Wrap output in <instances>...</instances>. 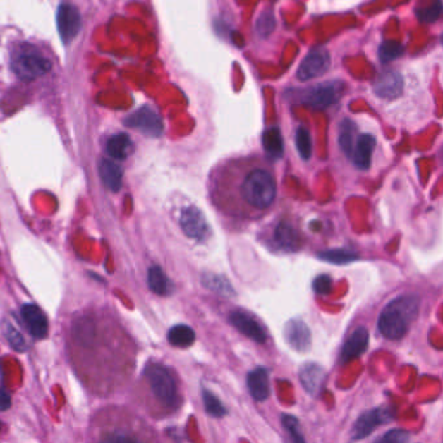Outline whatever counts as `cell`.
Here are the masks:
<instances>
[{
    "label": "cell",
    "instance_id": "obj_17",
    "mask_svg": "<svg viewBox=\"0 0 443 443\" xmlns=\"http://www.w3.org/2000/svg\"><path fill=\"white\" fill-rule=\"evenodd\" d=\"M368 344H370L368 330L365 328L356 329L353 334L348 336V339L342 347L341 361L347 363V361L359 358L368 348Z\"/></svg>",
    "mask_w": 443,
    "mask_h": 443
},
{
    "label": "cell",
    "instance_id": "obj_24",
    "mask_svg": "<svg viewBox=\"0 0 443 443\" xmlns=\"http://www.w3.org/2000/svg\"><path fill=\"white\" fill-rule=\"evenodd\" d=\"M168 342L174 347L188 348L195 342V332L189 325H174L168 332Z\"/></svg>",
    "mask_w": 443,
    "mask_h": 443
},
{
    "label": "cell",
    "instance_id": "obj_35",
    "mask_svg": "<svg viewBox=\"0 0 443 443\" xmlns=\"http://www.w3.org/2000/svg\"><path fill=\"white\" fill-rule=\"evenodd\" d=\"M313 290H315V293H317L320 296H328L329 291L332 290L330 276L322 274V276L316 277V279L313 281Z\"/></svg>",
    "mask_w": 443,
    "mask_h": 443
},
{
    "label": "cell",
    "instance_id": "obj_38",
    "mask_svg": "<svg viewBox=\"0 0 443 443\" xmlns=\"http://www.w3.org/2000/svg\"><path fill=\"white\" fill-rule=\"evenodd\" d=\"M0 430H1V424H0Z\"/></svg>",
    "mask_w": 443,
    "mask_h": 443
},
{
    "label": "cell",
    "instance_id": "obj_21",
    "mask_svg": "<svg viewBox=\"0 0 443 443\" xmlns=\"http://www.w3.org/2000/svg\"><path fill=\"white\" fill-rule=\"evenodd\" d=\"M147 282L150 290L157 296H166L172 293V282L159 265L150 267Z\"/></svg>",
    "mask_w": 443,
    "mask_h": 443
},
{
    "label": "cell",
    "instance_id": "obj_28",
    "mask_svg": "<svg viewBox=\"0 0 443 443\" xmlns=\"http://www.w3.org/2000/svg\"><path fill=\"white\" fill-rule=\"evenodd\" d=\"M296 146L298 152L301 157L303 160H310L312 156V140L311 134L310 132L303 128V126H299L296 129Z\"/></svg>",
    "mask_w": 443,
    "mask_h": 443
},
{
    "label": "cell",
    "instance_id": "obj_32",
    "mask_svg": "<svg viewBox=\"0 0 443 443\" xmlns=\"http://www.w3.org/2000/svg\"><path fill=\"white\" fill-rule=\"evenodd\" d=\"M442 13V3L439 0H437L433 6L427 7V8L420 9L418 12V17H419L420 21L423 23H435L437 21L439 16Z\"/></svg>",
    "mask_w": 443,
    "mask_h": 443
},
{
    "label": "cell",
    "instance_id": "obj_6",
    "mask_svg": "<svg viewBox=\"0 0 443 443\" xmlns=\"http://www.w3.org/2000/svg\"><path fill=\"white\" fill-rule=\"evenodd\" d=\"M125 125L151 138H157L164 132V123L162 117L147 106L140 108L129 116L125 120Z\"/></svg>",
    "mask_w": 443,
    "mask_h": 443
},
{
    "label": "cell",
    "instance_id": "obj_13",
    "mask_svg": "<svg viewBox=\"0 0 443 443\" xmlns=\"http://www.w3.org/2000/svg\"><path fill=\"white\" fill-rule=\"evenodd\" d=\"M284 336L286 344L298 353H307L311 348V330L299 319H291L286 322Z\"/></svg>",
    "mask_w": 443,
    "mask_h": 443
},
{
    "label": "cell",
    "instance_id": "obj_1",
    "mask_svg": "<svg viewBox=\"0 0 443 443\" xmlns=\"http://www.w3.org/2000/svg\"><path fill=\"white\" fill-rule=\"evenodd\" d=\"M208 191L220 214L254 222L271 211L277 197V181L267 160L259 156H242L214 168Z\"/></svg>",
    "mask_w": 443,
    "mask_h": 443
},
{
    "label": "cell",
    "instance_id": "obj_22",
    "mask_svg": "<svg viewBox=\"0 0 443 443\" xmlns=\"http://www.w3.org/2000/svg\"><path fill=\"white\" fill-rule=\"evenodd\" d=\"M106 150L111 157H114L116 160H123L132 154L133 142L128 134L120 133L107 140Z\"/></svg>",
    "mask_w": 443,
    "mask_h": 443
},
{
    "label": "cell",
    "instance_id": "obj_36",
    "mask_svg": "<svg viewBox=\"0 0 443 443\" xmlns=\"http://www.w3.org/2000/svg\"><path fill=\"white\" fill-rule=\"evenodd\" d=\"M410 439V435L401 429H394L387 432L384 437H381L378 441L381 442H406Z\"/></svg>",
    "mask_w": 443,
    "mask_h": 443
},
{
    "label": "cell",
    "instance_id": "obj_5",
    "mask_svg": "<svg viewBox=\"0 0 443 443\" xmlns=\"http://www.w3.org/2000/svg\"><path fill=\"white\" fill-rule=\"evenodd\" d=\"M342 85L339 83H321L311 89L299 92V102L316 109H324L336 104L341 99Z\"/></svg>",
    "mask_w": 443,
    "mask_h": 443
},
{
    "label": "cell",
    "instance_id": "obj_26",
    "mask_svg": "<svg viewBox=\"0 0 443 443\" xmlns=\"http://www.w3.org/2000/svg\"><path fill=\"white\" fill-rule=\"evenodd\" d=\"M202 398H203V406H205L207 415L212 418H222L226 415V408L222 406V401L212 394L208 389L202 390Z\"/></svg>",
    "mask_w": 443,
    "mask_h": 443
},
{
    "label": "cell",
    "instance_id": "obj_18",
    "mask_svg": "<svg viewBox=\"0 0 443 443\" xmlns=\"http://www.w3.org/2000/svg\"><path fill=\"white\" fill-rule=\"evenodd\" d=\"M373 89L380 98H398L403 91L402 75L396 72L382 73L375 83Z\"/></svg>",
    "mask_w": 443,
    "mask_h": 443
},
{
    "label": "cell",
    "instance_id": "obj_30",
    "mask_svg": "<svg viewBox=\"0 0 443 443\" xmlns=\"http://www.w3.org/2000/svg\"><path fill=\"white\" fill-rule=\"evenodd\" d=\"M3 332L4 336L8 339L9 345L12 346L18 353H23L26 350V342H25L24 336L17 330L12 322L4 321L3 322Z\"/></svg>",
    "mask_w": 443,
    "mask_h": 443
},
{
    "label": "cell",
    "instance_id": "obj_2",
    "mask_svg": "<svg viewBox=\"0 0 443 443\" xmlns=\"http://www.w3.org/2000/svg\"><path fill=\"white\" fill-rule=\"evenodd\" d=\"M143 376L150 399L152 401V410L162 416L172 415L180 410L182 396L178 380L174 376L173 370L163 364L150 363Z\"/></svg>",
    "mask_w": 443,
    "mask_h": 443
},
{
    "label": "cell",
    "instance_id": "obj_11",
    "mask_svg": "<svg viewBox=\"0 0 443 443\" xmlns=\"http://www.w3.org/2000/svg\"><path fill=\"white\" fill-rule=\"evenodd\" d=\"M229 322L242 333L243 336L254 341L255 344L263 345L267 342V333L263 327L259 324V321L251 316L250 313L241 310H236L229 315Z\"/></svg>",
    "mask_w": 443,
    "mask_h": 443
},
{
    "label": "cell",
    "instance_id": "obj_15",
    "mask_svg": "<svg viewBox=\"0 0 443 443\" xmlns=\"http://www.w3.org/2000/svg\"><path fill=\"white\" fill-rule=\"evenodd\" d=\"M247 386L256 402L267 401L271 394L269 370L264 367H256L247 375Z\"/></svg>",
    "mask_w": 443,
    "mask_h": 443
},
{
    "label": "cell",
    "instance_id": "obj_31",
    "mask_svg": "<svg viewBox=\"0 0 443 443\" xmlns=\"http://www.w3.org/2000/svg\"><path fill=\"white\" fill-rule=\"evenodd\" d=\"M203 285L205 288L214 290L217 293H222V294H233V290L230 286L229 281L226 279H224L222 276H216V274H205L202 279Z\"/></svg>",
    "mask_w": 443,
    "mask_h": 443
},
{
    "label": "cell",
    "instance_id": "obj_9",
    "mask_svg": "<svg viewBox=\"0 0 443 443\" xmlns=\"http://www.w3.org/2000/svg\"><path fill=\"white\" fill-rule=\"evenodd\" d=\"M392 419H393V412L390 408L380 407L376 410L368 411L363 413L353 424L351 429V438L353 441L363 439L368 437L376 427L387 424Z\"/></svg>",
    "mask_w": 443,
    "mask_h": 443
},
{
    "label": "cell",
    "instance_id": "obj_4",
    "mask_svg": "<svg viewBox=\"0 0 443 443\" xmlns=\"http://www.w3.org/2000/svg\"><path fill=\"white\" fill-rule=\"evenodd\" d=\"M51 61L33 47L23 46L12 59V71L24 83H32L51 71Z\"/></svg>",
    "mask_w": 443,
    "mask_h": 443
},
{
    "label": "cell",
    "instance_id": "obj_23",
    "mask_svg": "<svg viewBox=\"0 0 443 443\" xmlns=\"http://www.w3.org/2000/svg\"><path fill=\"white\" fill-rule=\"evenodd\" d=\"M263 147L271 159H281L284 155V140L279 128L273 126L267 129L263 134Z\"/></svg>",
    "mask_w": 443,
    "mask_h": 443
},
{
    "label": "cell",
    "instance_id": "obj_12",
    "mask_svg": "<svg viewBox=\"0 0 443 443\" xmlns=\"http://www.w3.org/2000/svg\"><path fill=\"white\" fill-rule=\"evenodd\" d=\"M58 30L61 41L66 44L73 41L81 29V15L78 9L71 4H61L58 11Z\"/></svg>",
    "mask_w": 443,
    "mask_h": 443
},
{
    "label": "cell",
    "instance_id": "obj_8",
    "mask_svg": "<svg viewBox=\"0 0 443 443\" xmlns=\"http://www.w3.org/2000/svg\"><path fill=\"white\" fill-rule=\"evenodd\" d=\"M330 68V55L328 51L322 47L312 49L311 52L304 58L296 72V77L302 81H310L316 77H320Z\"/></svg>",
    "mask_w": 443,
    "mask_h": 443
},
{
    "label": "cell",
    "instance_id": "obj_7",
    "mask_svg": "<svg viewBox=\"0 0 443 443\" xmlns=\"http://www.w3.org/2000/svg\"><path fill=\"white\" fill-rule=\"evenodd\" d=\"M181 228L189 238L195 239L199 242H205L211 237V228L205 220L203 212L195 207L189 205L182 210L180 217Z\"/></svg>",
    "mask_w": 443,
    "mask_h": 443
},
{
    "label": "cell",
    "instance_id": "obj_20",
    "mask_svg": "<svg viewBox=\"0 0 443 443\" xmlns=\"http://www.w3.org/2000/svg\"><path fill=\"white\" fill-rule=\"evenodd\" d=\"M99 174L103 183L107 186L108 189L114 193H117L121 189L123 185V169L115 162L103 159L99 165Z\"/></svg>",
    "mask_w": 443,
    "mask_h": 443
},
{
    "label": "cell",
    "instance_id": "obj_10",
    "mask_svg": "<svg viewBox=\"0 0 443 443\" xmlns=\"http://www.w3.org/2000/svg\"><path fill=\"white\" fill-rule=\"evenodd\" d=\"M272 243L282 253H296L303 245V234L290 222H279L272 233Z\"/></svg>",
    "mask_w": 443,
    "mask_h": 443
},
{
    "label": "cell",
    "instance_id": "obj_29",
    "mask_svg": "<svg viewBox=\"0 0 443 443\" xmlns=\"http://www.w3.org/2000/svg\"><path fill=\"white\" fill-rule=\"evenodd\" d=\"M404 52V47L398 42H384L378 49V58L386 64L395 59L401 58Z\"/></svg>",
    "mask_w": 443,
    "mask_h": 443
},
{
    "label": "cell",
    "instance_id": "obj_37",
    "mask_svg": "<svg viewBox=\"0 0 443 443\" xmlns=\"http://www.w3.org/2000/svg\"><path fill=\"white\" fill-rule=\"evenodd\" d=\"M11 407V396H9L7 390L0 386V411L8 410Z\"/></svg>",
    "mask_w": 443,
    "mask_h": 443
},
{
    "label": "cell",
    "instance_id": "obj_19",
    "mask_svg": "<svg viewBox=\"0 0 443 443\" xmlns=\"http://www.w3.org/2000/svg\"><path fill=\"white\" fill-rule=\"evenodd\" d=\"M299 378L307 393L316 395L321 390L325 380V372L315 363H307L299 370Z\"/></svg>",
    "mask_w": 443,
    "mask_h": 443
},
{
    "label": "cell",
    "instance_id": "obj_25",
    "mask_svg": "<svg viewBox=\"0 0 443 443\" xmlns=\"http://www.w3.org/2000/svg\"><path fill=\"white\" fill-rule=\"evenodd\" d=\"M353 134H355V123L351 120H344L339 125V147L346 155L353 156Z\"/></svg>",
    "mask_w": 443,
    "mask_h": 443
},
{
    "label": "cell",
    "instance_id": "obj_3",
    "mask_svg": "<svg viewBox=\"0 0 443 443\" xmlns=\"http://www.w3.org/2000/svg\"><path fill=\"white\" fill-rule=\"evenodd\" d=\"M420 310L418 296H398L386 305L378 317V332L390 341H399L410 330Z\"/></svg>",
    "mask_w": 443,
    "mask_h": 443
},
{
    "label": "cell",
    "instance_id": "obj_33",
    "mask_svg": "<svg viewBox=\"0 0 443 443\" xmlns=\"http://www.w3.org/2000/svg\"><path fill=\"white\" fill-rule=\"evenodd\" d=\"M274 26H276L274 16L272 15L271 12H264L263 15L257 18L256 32L262 37H267L274 30Z\"/></svg>",
    "mask_w": 443,
    "mask_h": 443
},
{
    "label": "cell",
    "instance_id": "obj_27",
    "mask_svg": "<svg viewBox=\"0 0 443 443\" xmlns=\"http://www.w3.org/2000/svg\"><path fill=\"white\" fill-rule=\"evenodd\" d=\"M317 257L324 262H329V263L345 265V264L351 263L353 260H356L359 256L353 254L351 251H347V250H328V251L319 253Z\"/></svg>",
    "mask_w": 443,
    "mask_h": 443
},
{
    "label": "cell",
    "instance_id": "obj_34",
    "mask_svg": "<svg viewBox=\"0 0 443 443\" xmlns=\"http://www.w3.org/2000/svg\"><path fill=\"white\" fill-rule=\"evenodd\" d=\"M282 424L284 427L288 429L289 433L293 437V439L296 442H304V438L299 433V421L290 415H284L282 416Z\"/></svg>",
    "mask_w": 443,
    "mask_h": 443
},
{
    "label": "cell",
    "instance_id": "obj_16",
    "mask_svg": "<svg viewBox=\"0 0 443 443\" xmlns=\"http://www.w3.org/2000/svg\"><path fill=\"white\" fill-rule=\"evenodd\" d=\"M376 147V138L372 134H360L353 146V164L360 171H368L372 164V155Z\"/></svg>",
    "mask_w": 443,
    "mask_h": 443
},
{
    "label": "cell",
    "instance_id": "obj_14",
    "mask_svg": "<svg viewBox=\"0 0 443 443\" xmlns=\"http://www.w3.org/2000/svg\"><path fill=\"white\" fill-rule=\"evenodd\" d=\"M21 315L26 328L29 329L30 334L34 338L37 339L46 338L49 332V321L37 304H24L21 308Z\"/></svg>",
    "mask_w": 443,
    "mask_h": 443
}]
</instances>
